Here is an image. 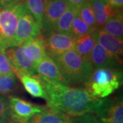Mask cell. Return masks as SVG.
<instances>
[{
    "mask_svg": "<svg viewBox=\"0 0 123 123\" xmlns=\"http://www.w3.org/2000/svg\"><path fill=\"white\" fill-rule=\"evenodd\" d=\"M97 42L102 46L111 57L120 64H123V41L108 34L103 28L95 30Z\"/></svg>",
    "mask_w": 123,
    "mask_h": 123,
    "instance_id": "10",
    "label": "cell"
},
{
    "mask_svg": "<svg viewBox=\"0 0 123 123\" xmlns=\"http://www.w3.org/2000/svg\"><path fill=\"white\" fill-rule=\"evenodd\" d=\"M107 3L115 8L122 9L123 6V0H107Z\"/></svg>",
    "mask_w": 123,
    "mask_h": 123,
    "instance_id": "28",
    "label": "cell"
},
{
    "mask_svg": "<svg viewBox=\"0 0 123 123\" xmlns=\"http://www.w3.org/2000/svg\"><path fill=\"white\" fill-rule=\"evenodd\" d=\"M66 0H45L44 13L42 23V31L45 35L54 31L59 18L68 7Z\"/></svg>",
    "mask_w": 123,
    "mask_h": 123,
    "instance_id": "8",
    "label": "cell"
},
{
    "mask_svg": "<svg viewBox=\"0 0 123 123\" xmlns=\"http://www.w3.org/2000/svg\"><path fill=\"white\" fill-rule=\"evenodd\" d=\"M14 74L11 63L4 50H0V75Z\"/></svg>",
    "mask_w": 123,
    "mask_h": 123,
    "instance_id": "25",
    "label": "cell"
},
{
    "mask_svg": "<svg viewBox=\"0 0 123 123\" xmlns=\"http://www.w3.org/2000/svg\"><path fill=\"white\" fill-rule=\"evenodd\" d=\"M40 80L48 97L46 101L47 107L70 117L94 114L105 101V98L91 96L85 88Z\"/></svg>",
    "mask_w": 123,
    "mask_h": 123,
    "instance_id": "1",
    "label": "cell"
},
{
    "mask_svg": "<svg viewBox=\"0 0 123 123\" xmlns=\"http://www.w3.org/2000/svg\"><path fill=\"white\" fill-rule=\"evenodd\" d=\"M25 4L27 10L34 17L42 29L45 8V0H25Z\"/></svg>",
    "mask_w": 123,
    "mask_h": 123,
    "instance_id": "21",
    "label": "cell"
},
{
    "mask_svg": "<svg viewBox=\"0 0 123 123\" xmlns=\"http://www.w3.org/2000/svg\"><path fill=\"white\" fill-rule=\"evenodd\" d=\"M42 35L41 27L26 6V8L18 19L12 47L21 46L27 41Z\"/></svg>",
    "mask_w": 123,
    "mask_h": 123,
    "instance_id": "5",
    "label": "cell"
},
{
    "mask_svg": "<svg viewBox=\"0 0 123 123\" xmlns=\"http://www.w3.org/2000/svg\"><path fill=\"white\" fill-rule=\"evenodd\" d=\"M77 13L78 8L69 5L65 12L57 20L54 28V31L70 34V28Z\"/></svg>",
    "mask_w": 123,
    "mask_h": 123,
    "instance_id": "19",
    "label": "cell"
},
{
    "mask_svg": "<svg viewBox=\"0 0 123 123\" xmlns=\"http://www.w3.org/2000/svg\"><path fill=\"white\" fill-rule=\"evenodd\" d=\"M90 2L94 11L98 28H102L110 18L113 17L120 11L123 10L122 9L115 8L107 2L96 1H92Z\"/></svg>",
    "mask_w": 123,
    "mask_h": 123,
    "instance_id": "16",
    "label": "cell"
},
{
    "mask_svg": "<svg viewBox=\"0 0 123 123\" xmlns=\"http://www.w3.org/2000/svg\"><path fill=\"white\" fill-rule=\"evenodd\" d=\"M5 52L11 63L14 74L23 73L36 75V65L25 55L21 46L6 49Z\"/></svg>",
    "mask_w": 123,
    "mask_h": 123,
    "instance_id": "9",
    "label": "cell"
},
{
    "mask_svg": "<svg viewBox=\"0 0 123 123\" xmlns=\"http://www.w3.org/2000/svg\"><path fill=\"white\" fill-rule=\"evenodd\" d=\"M102 28L111 35L123 39V10L110 18Z\"/></svg>",
    "mask_w": 123,
    "mask_h": 123,
    "instance_id": "20",
    "label": "cell"
},
{
    "mask_svg": "<svg viewBox=\"0 0 123 123\" xmlns=\"http://www.w3.org/2000/svg\"><path fill=\"white\" fill-rule=\"evenodd\" d=\"M17 87V77L14 74L0 75V93L9 94L14 91Z\"/></svg>",
    "mask_w": 123,
    "mask_h": 123,
    "instance_id": "23",
    "label": "cell"
},
{
    "mask_svg": "<svg viewBox=\"0 0 123 123\" xmlns=\"http://www.w3.org/2000/svg\"><path fill=\"white\" fill-rule=\"evenodd\" d=\"M89 1H101V2H107V0H88Z\"/></svg>",
    "mask_w": 123,
    "mask_h": 123,
    "instance_id": "31",
    "label": "cell"
},
{
    "mask_svg": "<svg viewBox=\"0 0 123 123\" xmlns=\"http://www.w3.org/2000/svg\"><path fill=\"white\" fill-rule=\"evenodd\" d=\"M10 118V109L8 98L0 95V120L6 122Z\"/></svg>",
    "mask_w": 123,
    "mask_h": 123,
    "instance_id": "26",
    "label": "cell"
},
{
    "mask_svg": "<svg viewBox=\"0 0 123 123\" xmlns=\"http://www.w3.org/2000/svg\"><path fill=\"white\" fill-rule=\"evenodd\" d=\"M103 123H123L122 99L105 98L103 104L94 114Z\"/></svg>",
    "mask_w": 123,
    "mask_h": 123,
    "instance_id": "11",
    "label": "cell"
},
{
    "mask_svg": "<svg viewBox=\"0 0 123 123\" xmlns=\"http://www.w3.org/2000/svg\"><path fill=\"white\" fill-rule=\"evenodd\" d=\"M23 84L25 90L31 97L34 98H41L47 101V94L37 75H30L23 73H14Z\"/></svg>",
    "mask_w": 123,
    "mask_h": 123,
    "instance_id": "14",
    "label": "cell"
},
{
    "mask_svg": "<svg viewBox=\"0 0 123 123\" xmlns=\"http://www.w3.org/2000/svg\"><path fill=\"white\" fill-rule=\"evenodd\" d=\"M29 123H75V121L73 117L48 107L43 112L34 116Z\"/></svg>",
    "mask_w": 123,
    "mask_h": 123,
    "instance_id": "18",
    "label": "cell"
},
{
    "mask_svg": "<svg viewBox=\"0 0 123 123\" xmlns=\"http://www.w3.org/2000/svg\"><path fill=\"white\" fill-rule=\"evenodd\" d=\"M44 38L47 54L53 59L73 49L75 38L70 34L53 31Z\"/></svg>",
    "mask_w": 123,
    "mask_h": 123,
    "instance_id": "7",
    "label": "cell"
},
{
    "mask_svg": "<svg viewBox=\"0 0 123 123\" xmlns=\"http://www.w3.org/2000/svg\"><path fill=\"white\" fill-rule=\"evenodd\" d=\"M36 75L46 81L66 85L56 62L49 55L37 64Z\"/></svg>",
    "mask_w": 123,
    "mask_h": 123,
    "instance_id": "12",
    "label": "cell"
},
{
    "mask_svg": "<svg viewBox=\"0 0 123 123\" xmlns=\"http://www.w3.org/2000/svg\"><path fill=\"white\" fill-rule=\"evenodd\" d=\"M75 123H103L94 114H87L74 118Z\"/></svg>",
    "mask_w": 123,
    "mask_h": 123,
    "instance_id": "27",
    "label": "cell"
},
{
    "mask_svg": "<svg viewBox=\"0 0 123 123\" xmlns=\"http://www.w3.org/2000/svg\"><path fill=\"white\" fill-rule=\"evenodd\" d=\"M0 10H1V8H0Z\"/></svg>",
    "mask_w": 123,
    "mask_h": 123,
    "instance_id": "34",
    "label": "cell"
},
{
    "mask_svg": "<svg viewBox=\"0 0 123 123\" xmlns=\"http://www.w3.org/2000/svg\"><path fill=\"white\" fill-rule=\"evenodd\" d=\"M97 43L95 30L74 38L73 51L86 60H90V54Z\"/></svg>",
    "mask_w": 123,
    "mask_h": 123,
    "instance_id": "17",
    "label": "cell"
},
{
    "mask_svg": "<svg viewBox=\"0 0 123 123\" xmlns=\"http://www.w3.org/2000/svg\"><path fill=\"white\" fill-rule=\"evenodd\" d=\"M93 69L98 68H116L120 69L122 66L107 53L104 48L98 43L93 47L90 58Z\"/></svg>",
    "mask_w": 123,
    "mask_h": 123,
    "instance_id": "13",
    "label": "cell"
},
{
    "mask_svg": "<svg viewBox=\"0 0 123 123\" xmlns=\"http://www.w3.org/2000/svg\"><path fill=\"white\" fill-rule=\"evenodd\" d=\"M26 8L25 0H18L0 10V50L12 47L18 19Z\"/></svg>",
    "mask_w": 123,
    "mask_h": 123,
    "instance_id": "4",
    "label": "cell"
},
{
    "mask_svg": "<svg viewBox=\"0 0 123 123\" xmlns=\"http://www.w3.org/2000/svg\"><path fill=\"white\" fill-rule=\"evenodd\" d=\"M94 30H96L92 29L90 26H88L86 23H85L79 17L78 15H77L73 22L72 26L70 28V34L73 37L76 38V37H79L81 36L85 35V34H88V33Z\"/></svg>",
    "mask_w": 123,
    "mask_h": 123,
    "instance_id": "24",
    "label": "cell"
},
{
    "mask_svg": "<svg viewBox=\"0 0 123 123\" xmlns=\"http://www.w3.org/2000/svg\"><path fill=\"white\" fill-rule=\"evenodd\" d=\"M8 98L10 118L14 123H29L34 116L48 108L47 106L36 105L15 96H10Z\"/></svg>",
    "mask_w": 123,
    "mask_h": 123,
    "instance_id": "6",
    "label": "cell"
},
{
    "mask_svg": "<svg viewBox=\"0 0 123 123\" xmlns=\"http://www.w3.org/2000/svg\"><path fill=\"white\" fill-rule=\"evenodd\" d=\"M13 123V122H12V123Z\"/></svg>",
    "mask_w": 123,
    "mask_h": 123,
    "instance_id": "33",
    "label": "cell"
},
{
    "mask_svg": "<svg viewBox=\"0 0 123 123\" xmlns=\"http://www.w3.org/2000/svg\"><path fill=\"white\" fill-rule=\"evenodd\" d=\"M123 84V71L116 68L94 69L84 84L85 89L92 97L105 98Z\"/></svg>",
    "mask_w": 123,
    "mask_h": 123,
    "instance_id": "3",
    "label": "cell"
},
{
    "mask_svg": "<svg viewBox=\"0 0 123 123\" xmlns=\"http://www.w3.org/2000/svg\"><path fill=\"white\" fill-rule=\"evenodd\" d=\"M66 1L70 6L79 8L80 6H81L88 0H66Z\"/></svg>",
    "mask_w": 123,
    "mask_h": 123,
    "instance_id": "29",
    "label": "cell"
},
{
    "mask_svg": "<svg viewBox=\"0 0 123 123\" xmlns=\"http://www.w3.org/2000/svg\"><path fill=\"white\" fill-rule=\"evenodd\" d=\"M77 15L88 26L94 30L98 29L94 11L91 4L88 0L78 8Z\"/></svg>",
    "mask_w": 123,
    "mask_h": 123,
    "instance_id": "22",
    "label": "cell"
},
{
    "mask_svg": "<svg viewBox=\"0 0 123 123\" xmlns=\"http://www.w3.org/2000/svg\"><path fill=\"white\" fill-rule=\"evenodd\" d=\"M21 46L25 55L36 66L43 59L48 55L45 49L43 35L30 40Z\"/></svg>",
    "mask_w": 123,
    "mask_h": 123,
    "instance_id": "15",
    "label": "cell"
},
{
    "mask_svg": "<svg viewBox=\"0 0 123 123\" xmlns=\"http://www.w3.org/2000/svg\"><path fill=\"white\" fill-rule=\"evenodd\" d=\"M54 60L65 84L71 87L84 86L94 70L90 60L81 57L73 50L66 51Z\"/></svg>",
    "mask_w": 123,
    "mask_h": 123,
    "instance_id": "2",
    "label": "cell"
},
{
    "mask_svg": "<svg viewBox=\"0 0 123 123\" xmlns=\"http://www.w3.org/2000/svg\"><path fill=\"white\" fill-rule=\"evenodd\" d=\"M0 123H6L4 121H2V120H0Z\"/></svg>",
    "mask_w": 123,
    "mask_h": 123,
    "instance_id": "32",
    "label": "cell"
},
{
    "mask_svg": "<svg viewBox=\"0 0 123 123\" xmlns=\"http://www.w3.org/2000/svg\"><path fill=\"white\" fill-rule=\"evenodd\" d=\"M18 0H0V8H4L6 6H8L9 5L16 2Z\"/></svg>",
    "mask_w": 123,
    "mask_h": 123,
    "instance_id": "30",
    "label": "cell"
}]
</instances>
